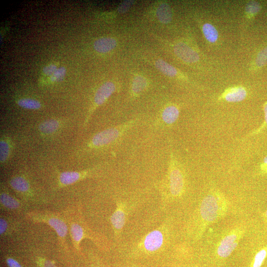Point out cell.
Returning <instances> with one entry per match:
<instances>
[{
  "instance_id": "cell-31",
  "label": "cell",
  "mask_w": 267,
  "mask_h": 267,
  "mask_svg": "<svg viewBox=\"0 0 267 267\" xmlns=\"http://www.w3.org/2000/svg\"><path fill=\"white\" fill-rule=\"evenodd\" d=\"M57 69L56 66L53 64L45 66L43 70V73L46 75H52Z\"/></svg>"
},
{
  "instance_id": "cell-34",
  "label": "cell",
  "mask_w": 267,
  "mask_h": 267,
  "mask_svg": "<svg viewBox=\"0 0 267 267\" xmlns=\"http://www.w3.org/2000/svg\"><path fill=\"white\" fill-rule=\"evenodd\" d=\"M263 217L266 224L267 225V210L265 213H264Z\"/></svg>"
},
{
  "instance_id": "cell-3",
  "label": "cell",
  "mask_w": 267,
  "mask_h": 267,
  "mask_svg": "<svg viewBox=\"0 0 267 267\" xmlns=\"http://www.w3.org/2000/svg\"><path fill=\"white\" fill-rule=\"evenodd\" d=\"M136 121H128L118 126L102 130L89 140L88 146L96 149L104 147L120 139L135 124Z\"/></svg>"
},
{
  "instance_id": "cell-29",
  "label": "cell",
  "mask_w": 267,
  "mask_h": 267,
  "mask_svg": "<svg viewBox=\"0 0 267 267\" xmlns=\"http://www.w3.org/2000/svg\"><path fill=\"white\" fill-rule=\"evenodd\" d=\"M66 74V69L64 67L57 68L52 75L50 79L53 82L61 81L64 78Z\"/></svg>"
},
{
  "instance_id": "cell-10",
  "label": "cell",
  "mask_w": 267,
  "mask_h": 267,
  "mask_svg": "<svg viewBox=\"0 0 267 267\" xmlns=\"http://www.w3.org/2000/svg\"><path fill=\"white\" fill-rule=\"evenodd\" d=\"M247 96L246 89L242 86H236L226 89L219 96L218 100L228 102H238Z\"/></svg>"
},
{
  "instance_id": "cell-23",
  "label": "cell",
  "mask_w": 267,
  "mask_h": 267,
  "mask_svg": "<svg viewBox=\"0 0 267 267\" xmlns=\"http://www.w3.org/2000/svg\"><path fill=\"white\" fill-rule=\"evenodd\" d=\"M155 66L158 69L167 76L173 77L178 74L176 68L162 59L157 60L155 62Z\"/></svg>"
},
{
  "instance_id": "cell-21",
  "label": "cell",
  "mask_w": 267,
  "mask_h": 267,
  "mask_svg": "<svg viewBox=\"0 0 267 267\" xmlns=\"http://www.w3.org/2000/svg\"><path fill=\"white\" fill-rule=\"evenodd\" d=\"M156 15L158 20L162 23L167 24L172 19V11L170 5L167 3H161L157 8Z\"/></svg>"
},
{
  "instance_id": "cell-1",
  "label": "cell",
  "mask_w": 267,
  "mask_h": 267,
  "mask_svg": "<svg viewBox=\"0 0 267 267\" xmlns=\"http://www.w3.org/2000/svg\"><path fill=\"white\" fill-rule=\"evenodd\" d=\"M229 208V202L218 190L207 194L201 201L198 211L197 237L202 236L207 227L224 217Z\"/></svg>"
},
{
  "instance_id": "cell-20",
  "label": "cell",
  "mask_w": 267,
  "mask_h": 267,
  "mask_svg": "<svg viewBox=\"0 0 267 267\" xmlns=\"http://www.w3.org/2000/svg\"><path fill=\"white\" fill-rule=\"evenodd\" d=\"M202 31L207 41L214 44L219 38V33L216 28L211 23L206 22L202 26Z\"/></svg>"
},
{
  "instance_id": "cell-15",
  "label": "cell",
  "mask_w": 267,
  "mask_h": 267,
  "mask_svg": "<svg viewBox=\"0 0 267 267\" xmlns=\"http://www.w3.org/2000/svg\"><path fill=\"white\" fill-rule=\"evenodd\" d=\"M19 227V223L15 219L1 215L0 217V234L1 237L10 235Z\"/></svg>"
},
{
  "instance_id": "cell-16",
  "label": "cell",
  "mask_w": 267,
  "mask_h": 267,
  "mask_svg": "<svg viewBox=\"0 0 267 267\" xmlns=\"http://www.w3.org/2000/svg\"><path fill=\"white\" fill-rule=\"evenodd\" d=\"M13 143L8 136L2 135L0 140V162L3 165L8 161L13 148Z\"/></svg>"
},
{
  "instance_id": "cell-6",
  "label": "cell",
  "mask_w": 267,
  "mask_h": 267,
  "mask_svg": "<svg viewBox=\"0 0 267 267\" xmlns=\"http://www.w3.org/2000/svg\"><path fill=\"white\" fill-rule=\"evenodd\" d=\"M245 231V226L240 225L226 233L218 243L216 249L217 256L221 258H226L230 256L238 246Z\"/></svg>"
},
{
  "instance_id": "cell-9",
  "label": "cell",
  "mask_w": 267,
  "mask_h": 267,
  "mask_svg": "<svg viewBox=\"0 0 267 267\" xmlns=\"http://www.w3.org/2000/svg\"><path fill=\"white\" fill-rule=\"evenodd\" d=\"M9 184L15 192L24 199H30L33 196V190L29 179L24 175L18 174L12 177Z\"/></svg>"
},
{
  "instance_id": "cell-28",
  "label": "cell",
  "mask_w": 267,
  "mask_h": 267,
  "mask_svg": "<svg viewBox=\"0 0 267 267\" xmlns=\"http://www.w3.org/2000/svg\"><path fill=\"white\" fill-rule=\"evenodd\" d=\"M263 110L264 113V120L262 124L256 129L249 133L246 135V137H251L257 135L267 128V101L263 105Z\"/></svg>"
},
{
  "instance_id": "cell-7",
  "label": "cell",
  "mask_w": 267,
  "mask_h": 267,
  "mask_svg": "<svg viewBox=\"0 0 267 267\" xmlns=\"http://www.w3.org/2000/svg\"><path fill=\"white\" fill-rule=\"evenodd\" d=\"M0 209L5 211L19 213L26 208V204L14 196L3 185H1L0 192Z\"/></svg>"
},
{
  "instance_id": "cell-32",
  "label": "cell",
  "mask_w": 267,
  "mask_h": 267,
  "mask_svg": "<svg viewBox=\"0 0 267 267\" xmlns=\"http://www.w3.org/2000/svg\"><path fill=\"white\" fill-rule=\"evenodd\" d=\"M260 169L262 174H267V155L263 159Z\"/></svg>"
},
{
  "instance_id": "cell-4",
  "label": "cell",
  "mask_w": 267,
  "mask_h": 267,
  "mask_svg": "<svg viewBox=\"0 0 267 267\" xmlns=\"http://www.w3.org/2000/svg\"><path fill=\"white\" fill-rule=\"evenodd\" d=\"M77 213H67L65 215L67 223L69 224V232L71 240L75 248L80 249L81 241L85 238L98 242L97 237L85 224L81 216Z\"/></svg>"
},
{
  "instance_id": "cell-11",
  "label": "cell",
  "mask_w": 267,
  "mask_h": 267,
  "mask_svg": "<svg viewBox=\"0 0 267 267\" xmlns=\"http://www.w3.org/2000/svg\"><path fill=\"white\" fill-rule=\"evenodd\" d=\"M174 52L181 60L187 63H195L199 60L198 52L183 43L176 44L174 46Z\"/></svg>"
},
{
  "instance_id": "cell-26",
  "label": "cell",
  "mask_w": 267,
  "mask_h": 267,
  "mask_svg": "<svg viewBox=\"0 0 267 267\" xmlns=\"http://www.w3.org/2000/svg\"><path fill=\"white\" fill-rule=\"evenodd\" d=\"M17 104L21 107L27 109H38L41 107L39 100L30 98H21L17 101Z\"/></svg>"
},
{
  "instance_id": "cell-8",
  "label": "cell",
  "mask_w": 267,
  "mask_h": 267,
  "mask_svg": "<svg viewBox=\"0 0 267 267\" xmlns=\"http://www.w3.org/2000/svg\"><path fill=\"white\" fill-rule=\"evenodd\" d=\"M164 231L156 229L148 233L141 241V248L146 252L152 253L158 250L165 241Z\"/></svg>"
},
{
  "instance_id": "cell-5",
  "label": "cell",
  "mask_w": 267,
  "mask_h": 267,
  "mask_svg": "<svg viewBox=\"0 0 267 267\" xmlns=\"http://www.w3.org/2000/svg\"><path fill=\"white\" fill-rule=\"evenodd\" d=\"M167 180L171 196L173 197L180 196L184 191V176L180 165L172 154L169 161Z\"/></svg>"
},
{
  "instance_id": "cell-2",
  "label": "cell",
  "mask_w": 267,
  "mask_h": 267,
  "mask_svg": "<svg viewBox=\"0 0 267 267\" xmlns=\"http://www.w3.org/2000/svg\"><path fill=\"white\" fill-rule=\"evenodd\" d=\"M26 218L31 222L44 223L50 226L57 233L62 245H66L68 223L65 217L61 214L48 211H32L26 214Z\"/></svg>"
},
{
  "instance_id": "cell-18",
  "label": "cell",
  "mask_w": 267,
  "mask_h": 267,
  "mask_svg": "<svg viewBox=\"0 0 267 267\" xmlns=\"http://www.w3.org/2000/svg\"><path fill=\"white\" fill-rule=\"evenodd\" d=\"M179 115L178 108L175 105L166 107L161 114L162 121L166 125H171L178 120Z\"/></svg>"
},
{
  "instance_id": "cell-24",
  "label": "cell",
  "mask_w": 267,
  "mask_h": 267,
  "mask_svg": "<svg viewBox=\"0 0 267 267\" xmlns=\"http://www.w3.org/2000/svg\"><path fill=\"white\" fill-rule=\"evenodd\" d=\"M261 5L258 1L255 0L249 1L245 7L246 17L249 19L253 18L261 11Z\"/></svg>"
},
{
  "instance_id": "cell-17",
  "label": "cell",
  "mask_w": 267,
  "mask_h": 267,
  "mask_svg": "<svg viewBox=\"0 0 267 267\" xmlns=\"http://www.w3.org/2000/svg\"><path fill=\"white\" fill-rule=\"evenodd\" d=\"M61 126L60 121L50 119L41 122L38 126V130L44 135H50L56 133Z\"/></svg>"
},
{
  "instance_id": "cell-14",
  "label": "cell",
  "mask_w": 267,
  "mask_h": 267,
  "mask_svg": "<svg viewBox=\"0 0 267 267\" xmlns=\"http://www.w3.org/2000/svg\"><path fill=\"white\" fill-rule=\"evenodd\" d=\"M115 89V85L112 82H107L102 85L94 94V108L104 103Z\"/></svg>"
},
{
  "instance_id": "cell-19",
  "label": "cell",
  "mask_w": 267,
  "mask_h": 267,
  "mask_svg": "<svg viewBox=\"0 0 267 267\" xmlns=\"http://www.w3.org/2000/svg\"><path fill=\"white\" fill-rule=\"evenodd\" d=\"M116 44V41L114 39L105 37L96 40L94 43L93 47L96 51L101 53H105L113 49Z\"/></svg>"
},
{
  "instance_id": "cell-33",
  "label": "cell",
  "mask_w": 267,
  "mask_h": 267,
  "mask_svg": "<svg viewBox=\"0 0 267 267\" xmlns=\"http://www.w3.org/2000/svg\"><path fill=\"white\" fill-rule=\"evenodd\" d=\"M6 263L9 267H22L16 260L11 258H8L6 259Z\"/></svg>"
},
{
  "instance_id": "cell-22",
  "label": "cell",
  "mask_w": 267,
  "mask_h": 267,
  "mask_svg": "<svg viewBox=\"0 0 267 267\" xmlns=\"http://www.w3.org/2000/svg\"><path fill=\"white\" fill-rule=\"evenodd\" d=\"M267 64V45L261 49L257 54L251 68L252 71H257Z\"/></svg>"
},
{
  "instance_id": "cell-13",
  "label": "cell",
  "mask_w": 267,
  "mask_h": 267,
  "mask_svg": "<svg viewBox=\"0 0 267 267\" xmlns=\"http://www.w3.org/2000/svg\"><path fill=\"white\" fill-rule=\"evenodd\" d=\"M127 216V207L123 202H118L116 207L111 216L112 225L115 232H119L125 224Z\"/></svg>"
},
{
  "instance_id": "cell-12",
  "label": "cell",
  "mask_w": 267,
  "mask_h": 267,
  "mask_svg": "<svg viewBox=\"0 0 267 267\" xmlns=\"http://www.w3.org/2000/svg\"><path fill=\"white\" fill-rule=\"evenodd\" d=\"M90 173V170L61 172L58 178L59 186L63 187L74 184L86 178Z\"/></svg>"
},
{
  "instance_id": "cell-30",
  "label": "cell",
  "mask_w": 267,
  "mask_h": 267,
  "mask_svg": "<svg viewBox=\"0 0 267 267\" xmlns=\"http://www.w3.org/2000/svg\"><path fill=\"white\" fill-rule=\"evenodd\" d=\"M134 3V0H125L122 2L118 8L119 13H124L128 11L131 6Z\"/></svg>"
},
{
  "instance_id": "cell-35",
  "label": "cell",
  "mask_w": 267,
  "mask_h": 267,
  "mask_svg": "<svg viewBox=\"0 0 267 267\" xmlns=\"http://www.w3.org/2000/svg\"><path fill=\"white\" fill-rule=\"evenodd\" d=\"M199 267V266H192V267Z\"/></svg>"
},
{
  "instance_id": "cell-25",
  "label": "cell",
  "mask_w": 267,
  "mask_h": 267,
  "mask_svg": "<svg viewBox=\"0 0 267 267\" xmlns=\"http://www.w3.org/2000/svg\"><path fill=\"white\" fill-rule=\"evenodd\" d=\"M147 86V81L145 78L141 76L135 77L132 86V92L137 95L143 91Z\"/></svg>"
},
{
  "instance_id": "cell-27",
  "label": "cell",
  "mask_w": 267,
  "mask_h": 267,
  "mask_svg": "<svg viewBox=\"0 0 267 267\" xmlns=\"http://www.w3.org/2000/svg\"><path fill=\"white\" fill-rule=\"evenodd\" d=\"M267 257V245L262 248L255 255L250 267H261Z\"/></svg>"
}]
</instances>
